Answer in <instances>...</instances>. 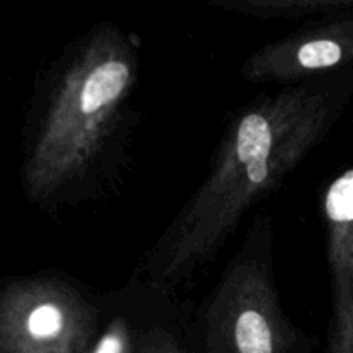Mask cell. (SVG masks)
<instances>
[{"instance_id":"cell-1","label":"cell","mask_w":353,"mask_h":353,"mask_svg":"<svg viewBox=\"0 0 353 353\" xmlns=\"http://www.w3.org/2000/svg\"><path fill=\"white\" fill-rule=\"evenodd\" d=\"M326 214L333 226L338 324L341 338L353 353V169L330 186Z\"/></svg>"},{"instance_id":"cell-2","label":"cell","mask_w":353,"mask_h":353,"mask_svg":"<svg viewBox=\"0 0 353 353\" xmlns=\"http://www.w3.org/2000/svg\"><path fill=\"white\" fill-rule=\"evenodd\" d=\"M234 336L240 353H272V336L264 316L247 310L236 321Z\"/></svg>"},{"instance_id":"cell-3","label":"cell","mask_w":353,"mask_h":353,"mask_svg":"<svg viewBox=\"0 0 353 353\" xmlns=\"http://www.w3.org/2000/svg\"><path fill=\"white\" fill-rule=\"evenodd\" d=\"M97 353H121V341L116 336L103 338Z\"/></svg>"}]
</instances>
